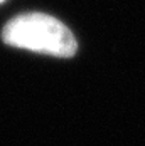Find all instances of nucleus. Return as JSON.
<instances>
[{"mask_svg":"<svg viewBox=\"0 0 145 146\" xmlns=\"http://www.w3.org/2000/svg\"><path fill=\"white\" fill-rule=\"evenodd\" d=\"M2 2H3V0H0V3H2Z\"/></svg>","mask_w":145,"mask_h":146,"instance_id":"nucleus-2","label":"nucleus"},{"mask_svg":"<svg viewBox=\"0 0 145 146\" xmlns=\"http://www.w3.org/2000/svg\"><path fill=\"white\" fill-rule=\"evenodd\" d=\"M2 39L7 45L54 57H72L78 50L71 30L52 15L41 12L20 14L9 20Z\"/></svg>","mask_w":145,"mask_h":146,"instance_id":"nucleus-1","label":"nucleus"}]
</instances>
